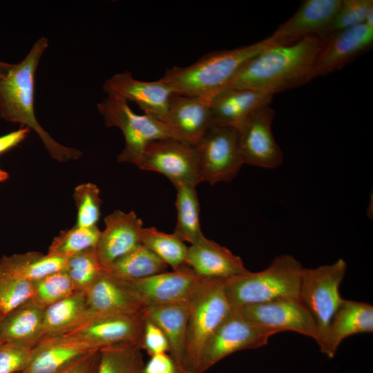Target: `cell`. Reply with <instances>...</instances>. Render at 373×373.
Wrapping results in <instances>:
<instances>
[{
  "mask_svg": "<svg viewBox=\"0 0 373 373\" xmlns=\"http://www.w3.org/2000/svg\"><path fill=\"white\" fill-rule=\"evenodd\" d=\"M322 38L312 35L269 47L247 61L227 87L274 95L305 84L316 77V59Z\"/></svg>",
  "mask_w": 373,
  "mask_h": 373,
  "instance_id": "6da1fadb",
  "label": "cell"
},
{
  "mask_svg": "<svg viewBox=\"0 0 373 373\" xmlns=\"http://www.w3.org/2000/svg\"><path fill=\"white\" fill-rule=\"evenodd\" d=\"M48 46L47 38L39 39L26 57L20 62L12 64L8 73L0 78V117L33 130L50 155L59 162H65L79 158L82 152L55 141L41 127L34 111L35 75Z\"/></svg>",
  "mask_w": 373,
  "mask_h": 373,
  "instance_id": "7a4b0ae2",
  "label": "cell"
},
{
  "mask_svg": "<svg viewBox=\"0 0 373 373\" xmlns=\"http://www.w3.org/2000/svg\"><path fill=\"white\" fill-rule=\"evenodd\" d=\"M275 45L278 44L269 36L248 46L210 52L187 66L168 68L161 79L174 93L200 97L210 102L228 86L247 61Z\"/></svg>",
  "mask_w": 373,
  "mask_h": 373,
  "instance_id": "3957f363",
  "label": "cell"
},
{
  "mask_svg": "<svg viewBox=\"0 0 373 373\" xmlns=\"http://www.w3.org/2000/svg\"><path fill=\"white\" fill-rule=\"evenodd\" d=\"M303 269L293 256L279 255L263 270L227 279V297L231 307L282 298H299Z\"/></svg>",
  "mask_w": 373,
  "mask_h": 373,
  "instance_id": "277c9868",
  "label": "cell"
},
{
  "mask_svg": "<svg viewBox=\"0 0 373 373\" xmlns=\"http://www.w3.org/2000/svg\"><path fill=\"white\" fill-rule=\"evenodd\" d=\"M226 280L204 278L189 300L184 373H199L207 341L231 311L224 290Z\"/></svg>",
  "mask_w": 373,
  "mask_h": 373,
  "instance_id": "5b68a950",
  "label": "cell"
},
{
  "mask_svg": "<svg viewBox=\"0 0 373 373\" xmlns=\"http://www.w3.org/2000/svg\"><path fill=\"white\" fill-rule=\"evenodd\" d=\"M97 108L104 117L105 125L119 128L124 135V148L117 156L119 162L137 166L149 143L163 138H175L164 122L150 115L136 114L127 101L120 97L108 95L98 104Z\"/></svg>",
  "mask_w": 373,
  "mask_h": 373,
  "instance_id": "8992f818",
  "label": "cell"
},
{
  "mask_svg": "<svg viewBox=\"0 0 373 373\" xmlns=\"http://www.w3.org/2000/svg\"><path fill=\"white\" fill-rule=\"evenodd\" d=\"M347 270V263L339 258L332 264L303 269L298 298L315 323L320 346L330 321L343 298L339 287Z\"/></svg>",
  "mask_w": 373,
  "mask_h": 373,
  "instance_id": "52a82bcc",
  "label": "cell"
},
{
  "mask_svg": "<svg viewBox=\"0 0 373 373\" xmlns=\"http://www.w3.org/2000/svg\"><path fill=\"white\" fill-rule=\"evenodd\" d=\"M195 148L202 182H230L245 164L233 127L211 125Z\"/></svg>",
  "mask_w": 373,
  "mask_h": 373,
  "instance_id": "ba28073f",
  "label": "cell"
},
{
  "mask_svg": "<svg viewBox=\"0 0 373 373\" xmlns=\"http://www.w3.org/2000/svg\"><path fill=\"white\" fill-rule=\"evenodd\" d=\"M138 168L162 173L175 187H195L202 182L195 145L173 137L156 140L149 143Z\"/></svg>",
  "mask_w": 373,
  "mask_h": 373,
  "instance_id": "9c48e42d",
  "label": "cell"
},
{
  "mask_svg": "<svg viewBox=\"0 0 373 373\" xmlns=\"http://www.w3.org/2000/svg\"><path fill=\"white\" fill-rule=\"evenodd\" d=\"M145 319L144 312L90 314L81 323L61 335L96 349L124 343H135L142 347Z\"/></svg>",
  "mask_w": 373,
  "mask_h": 373,
  "instance_id": "30bf717a",
  "label": "cell"
},
{
  "mask_svg": "<svg viewBox=\"0 0 373 373\" xmlns=\"http://www.w3.org/2000/svg\"><path fill=\"white\" fill-rule=\"evenodd\" d=\"M232 308L245 320L275 334L294 332L318 340L314 319L299 298H282Z\"/></svg>",
  "mask_w": 373,
  "mask_h": 373,
  "instance_id": "8fae6325",
  "label": "cell"
},
{
  "mask_svg": "<svg viewBox=\"0 0 373 373\" xmlns=\"http://www.w3.org/2000/svg\"><path fill=\"white\" fill-rule=\"evenodd\" d=\"M275 334L251 323L233 308L207 341L201 358L199 373L236 352L260 348Z\"/></svg>",
  "mask_w": 373,
  "mask_h": 373,
  "instance_id": "7c38bea8",
  "label": "cell"
},
{
  "mask_svg": "<svg viewBox=\"0 0 373 373\" xmlns=\"http://www.w3.org/2000/svg\"><path fill=\"white\" fill-rule=\"evenodd\" d=\"M269 105L258 108L236 128L245 164L271 169L283 164V153L271 129L274 111Z\"/></svg>",
  "mask_w": 373,
  "mask_h": 373,
  "instance_id": "4fadbf2b",
  "label": "cell"
},
{
  "mask_svg": "<svg viewBox=\"0 0 373 373\" xmlns=\"http://www.w3.org/2000/svg\"><path fill=\"white\" fill-rule=\"evenodd\" d=\"M203 278L186 265L171 271L123 281L146 308L189 301Z\"/></svg>",
  "mask_w": 373,
  "mask_h": 373,
  "instance_id": "5bb4252c",
  "label": "cell"
},
{
  "mask_svg": "<svg viewBox=\"0 0 373 373\" xmlns=\"http://www.w3.org/2000/svg\"><path fill=\"white\" fill-rule=\"evenodd\" d=\"M322 40L316 77L341 70L370 50L373 44V29L362 23L333 32Z\"/></svg>",
  "mask_w": 373,
  "mask_h": 373,
  "instance_id": "9a60e30c",
  "label": "cell"
},
{
  "mask_svg": "<svg viewBox=\"0 0 373 373\" xmlns=\"http://www.w3.org/2000/svg\"><path fill=\"white\" fill-rule=\"evenodd\" d=\"M103 90L108 95H116L136 103L145 114L162 121L174 93L161 78L152 82L140 81L128 71L115 74L106 80Z\"/></svg>",
  "mask_w": 373,
  "mask_h": 373,
  "instance_id": "2e32d148",
  "label": "cell"
},
{
  "mask_svg": "<svg viewBox=\"0 0 373 373\" xmlns=\"http://www.w3.org/2000/svg\"><path fill=\"white\" fill-rule=\"evenodd\" d=\"M104 222L105 229L101 231L95 249L101 265L107 270L115 260L141 244L144 227L134 211L115 210Z\"/></svg>",
  "mask_w": 373,
  "mask_h": 373,
  "instance_id": "e0dca14e",
  "label": "cell"
},
{
  "mask_svg": "<svg viewBox=\"0 0 373 373\" xmlns=\"http://www.w3.org/2000/svg\"><path fill=\"white\" fill-rule=\"evenodd\" d=\"M342 0H305L296 12L270 36L278 45L308 36L322 38L338 10Z\"/></svg>",
  "mask_w": 373,
  "mask_h": 373,
  "instance_id": "ac0fdd59",
  "label": "cell"
},
{
  "mask_svg": "<svg viewBox=\"0 0 373 373\" xmlns=\"http://www.w3.org/2000/svg\"><path fill=\"white\" fill-rule=\"evenodd\" d=\"M163 122L175 138L195 145L211 126L210 102L200 97L173 93Z\"/></svg>",
  "mask_w": 373,
  "mask_h": 373,
  "instance_id": "d6986e66",
  "label": "cell"
},
{
  "mask_svg": "<svg viewBox=\"0 0 373 373\" xmlns=\"http://www.w3.org/2000/svg\"><path fill=\"white\" fill-rule=\"evenodd\" d=\"M185 262L203 278L229 279L249 271L240 256L206 237L188 247Z\"/></svg>",
  "mask_w": 373,
  "mask_h": 373,
  "instance_id": "ffe728a7",
  "label": "cell"
},
{
  "mask_svg": "<svg viewBox=\"0 0 373 373\" xmlns=\"http://www.w3.org/2000/svg\"><path fill=\"white\" fill-rule=\"evenodd\" d=\"M372 332V305L343 298L330 321L319 346L320 351L333 358L344 339L354 334Z\"/></svg>",
  "mask_w": 373,
  "mask_h": 373,
  "instance_id": "44dd1931",
  "label": "cell"
},
{
  "mask_svg": "<svg viewBox=\"0 0 373 373\" xmlns=\"http://www.w3.org/2000/svg\"><path fill=\"white\" fill-rule=\"evenodd\" d=\"M84 293L90 314L142 312L146 309L123 280L106 270Z\"/></svg>",
  "mask_w": 373,
  "mask_h": 373,
  "instance_id": "7402d4cb",
  "label": "cell"
},
{
  "mask_svg": "<svg viewBox=\"0 0 373 373\" xmlns=\"http://www.w3.org/2000/svg\"><path fill=\"white\" fill-rule=\"evenodd\" d=\"M273 96L255 90L227 87L210 102L211 125L236 128L258 108L270 104Z\"/></svg>",
  "mask_w": 373,
  "mask_h": 373,
  "instance_id": "603a6c76",
  "label": "cell"
},
{
  "mask_svg": "<svg viewBox=\"0 0 373 373\" xmlns=\"http://www.w3.org/2000/svg\"><path fill=\"white\" fill-rule=\"evenodd\" d=\"M93 350L61 334L45 336L32 349L29 365L21 373H57Z\"/></svg>",
  "mask_w": 373,
  "mask_h": 373,
  "instance_id": "cb8c5ba5",
  "label": "cell"
},
{
  "mask_svg": "<svg viewBox=\"0 0 373 373\" xmlns=\"http://www.w3.org/2000/svg\"><path fill=\"white\" fill-rule=\"evenodd\" d=\"M189 300L164 305H151L144 310L148 319L164 332L169 343V352L182 373H184Z\"/></svg>",
  "mask_w": 373,
  "mask_h": 373,
  "instance_id": "d4e9b609",
  "label": "cell"
},
{
  "mask_svg": "<svg viewBox=\"0 0 373 373\" xmlns=\"http://www.w3.org/2000/svg\"><path fill=\"white\" fill-rule=\"evenodd\" d=\"M44 310L30 298L3 316L0 322L2 341L33 349L45 336Z\"/></svg>",
  "mask_w": 373,
  "mask_h": 373,
  "instance_id": "484cf974",
  "label": "cell"
},
{
  "mask_svg": "<svg viewBox=\"0 0 373 373\" xmlns=\"http://www.w3.org/2000/svg\"><path fill=\"white\" fill-rule=\"evenodd\" d=\"M68 258L39 251L15 254L1 258L0 269L17 278L34 282L64 269Z\"/></svg>",
  "mask_w": 373,
  "mask_h": 373,
  "instance_id": "4316f807",
  "label": "cell"
},
{
  "mask_svg": "<svg viewBox=\"0 0 373 373\" xmlns=\"http://www.w3.org/2000/svg\"><path fill=\"white\" fill-rule=\"evenodd\" d=\"M89 314L84 291H75L45 308V336L63 334L81 323Z\"/></svg>",
  "mask_w": 373,
  "mask_h": 373,
  "instance_id": "83f0119b",
  "label": "cell"
},
{
  "mask_svg": "<svg viewBox=\"0 0 373 373\" xmlns=\"http://www.w3.org/2000/svg\"><path fill=\"white\" fill-rule=\"evenodd\" d=\"M168 265L153 252L140 244L115 260L106 270L122 280H134L167 271Z\"/></svg>",
  "mask_w": 373,
  "mask_h": 373,
  "instance_id": "f1b7e54d",
  "label": "cell"
},
{
  "mask_svg": "<svg viewBox=\"0 0 373 373\" xmlns=\"http://www.w3.org/2000/svg\"><path fill=\"white\" fill-rule=\"evenodd\" d=\"M175 188L178 218L173 233L183 242L198 243L204 236L200 225V204L195 187L180 185Z\"/></svg>",
  "mask_w": 373,
  "mask_h": 373,
  "instance_id": "f546056e",
  "label": "cell"
},
{
  "mask_svg": "<svg viewBox=\"0 0 373 373\" xmlns=\"http://www.w3.org/2000/svg\"><path fill=\"white\" fill-rule=\"evenodd\" d=\"M142 350L139 345L131 343L103 347L99 349L96 373H143Z\"/></svg>",
  "mask_w": 373,
  "mask_h": 373,
  "instance_id": "4dcf8cb0",
  "label": "cell"
},
{
  "mask_svg": "<svg viewBox=\"0 0 373 373\" xmlns=\"http://www.w3.org/2000/svg\"><path fill=\"white\" fill-rule=\"evenodd\" d=\"M141 244L170 265L173 270L186 265L188 247L173 233L160 231L155 227L143 228Z\"/></svg>",
  "mask_w": 373,
  "mask_h": 373,
  "instance_id": "1f68e13d",
  "label": "cell"
},
{
  "mask_svg": "<svg viewBox=\"0 0 373 373\" xmlns=\"http://www.w3.org/2000/svg\"><path fill=\"white\" fill-rule=\"evenodd\" d=\"M101 231L97 226L73 227L61 231L52 241L48 254L69 257L89 248L95 247Z\"/></svg>",
  "mask_w": 373,
  "mask_h": 373,
  "instance_id": "d6a6232c",
  "label": "cell"
},
{
  "mask_svg": "<svg viewBox=\"0 0 373 373\" xmlns=\"http://www.w3.org/2000/svg\"><path fill=\"white\" fill-rule=\"evenodd\" d=\"M64 270L75 291H85L105 269L98 260L95 247H92L69 256Z\"/></svg>",
  "mask_w": 373,
  "mask_h": 373,
  "instance_id": "836d02e7",
  "label": "cell"
},
{
  "mask_svg": "<svg viewBox=\"0 0 373 373\" xmlns=\"http://www.w3.org/2000/svg\"><path fill=\"white\" fill-rule=\"evenodd\" d=\"M32 289L31 299L44 308L76 291L70 278L64 269L32 282Z\"/></svg>",
  "mask_w": 373,
  "mask_h": 373,
  "instance_id": "e575fe53",
  "label": "cell"
},
{
  "mask_svg": "<svg viewBox=\"0 0 373 373\" xmlns=\"http://www.w3.org/2000/svg\"><path fill=\"white\" fill-rule=\"evenodd\" d=\"M73 197L77 209L75 225L82 227L96 226L102 202L97 186L90 182L78 185L75 189Z\"/></svg>",
  "mask_w": 373,
  "mask_h": 373,
  "instance_id": "d590c367",
  "label": "cell"
},
{
  "mask_svg": "<svg viewBox=\"0 0 373 373\" xmlns=\"http://www.w3.org/2000/svg\"><path fill=\"white\" fill-rule=\"evenodd\" d=\"M32 282L11 276L0 269V314L3 316L29 300Z\"/></svg>",
  "mask_w": 373,
  "mask_h": 373,
  "instance_id": "8d00e7d4",
  "label": "cell"
},
{
  "mask_svg": "<svg viewBox=\"0 0 373 373\" xmlns=\"http://www.w3.org/2000/svg\"><path fill=\"white\" fill-rule=\"evenodd\" d=\"M372 0H342L341 6L327 28L325 37L333 32L364 23Z\"/></svg>",
  "mask_w": 373,
  "mask_h": 373,
  "instance_id": "74e56055",
  "label": "cell"
},
{
  "mask_svg": "<svg viewBox=\"0 0 373 373\" xmlns=\"http://www.w3.org/2000/svg\"><path fill=\"white\" fill-rule=\"evenodd\" d=\"M32 349L3 342L0 345V373H21L29 365Z\"/></svg>",
  "mask_w": 373,
  "mask_h": 373,
  "instance_id": "f35d334b",
  "label": "cell"
},
{
  "mask_svg": "<svg viewBox=\"0 0 373 373\" xmlns=\"http://www.w3.org/2000/svg\"><path fill=\"white\" fill-rule=\"evenodd\" d=\"M142 349L150 356L169 352V343L164 332L147 318L144 326Z\"/></svg>",
  "mask_w": 373,
  "mask_h": 373,
  "instance_id": "ab89813d",
  "label": "cell"
},
{
  "mask_svg": "<svg viewBox=\"0 0 373 373\" xmlns=\"http://www.w3.org/2000/svg\"><path fill=\"white\" fill-rule=\"evenodd\" d=\"M99 349L93 350L57 373H96Z\"/></svg>",
  "mask_w": 373,
  "mask_h": 373,
  "instance_id": "60d3db41",
  "label": "cell"
},
{
  "mask_svg": "<svg viewBox=\"0 0 373 373\" xmlns=\"http://www.w3.org/2000/svg\"><path fill=\"white\" fill-rule=\"evenodd\" d=\"M150 356L144 363L143 373H182L169 354L162 353Z\"/></svg>",
  "mask_w": 373,
  "mask_h": 373,
  "instance_id": "b9f144b4",
  "label": "cell"
},
{
  "mask_svg": "<svg viewBox=\"0 0 373 373\" xmlns=\"http://www.w3.org/2000/svg\"><path fill=\"white\" fill-rule=\"evenodd\" d=\"M30 129L21 127L19 129L0 137V154L18 145L27 136Z\"/></svg>",
  "mask_w": 373,
  "mask_h": 373,
  "instance_id": "7bdbcfd3",
  "label": "cell"
},
{
  "mask_svg": "<svg viewBox=\"0 0 373 373\" xmlns=\"http://www.w3.org/2000/svg\"><path fill=\"white\" fill-rule=\"evenodd\" d=\"M364 24L373 29V6L367 11Z\"/></svg>",
  "mask_w": 373,
  "mask_h": 373,
  "instance_id": "ee69618b",
  "label": "cell"
},
{
  "mask_svg": "<svg viewBox=\"0 0 373 373\" xmlns=\"http://www.w3.org/2000/svg\"><path fill=\"white\" fill-rule=\"evenodd\" d=\"M12 64L0 61V78L3 77L9 70Z\"/></svg>",
  "mask_w": 373,
  "mask_h": 373,
  "instance_id": "f6af8a7d",
  "label": "cell"
},
{
  "mask_svg": "<svg viewBox=\"0 0 373 373\" xmlns=\"http://www.w3.org/2000/svg\"><path fill=\"white\" fill-rule=\"evenodd\" d=\"M8 178V173L0 169V182H3Z\"/></svg>",
  "mask_w": 373,
  "mask_h": 373,
  "instance_id": "bcb514c9",
  "label": "cell"
},
{
  "mask_svg": "<svg viewBox=\"0 0 373 373\" xmlns=\"http://www.w3.org/2000/svg\"><path fill=\"white\" fill-rule=\"evenodd\" d=\"M1 318H2V316L0 314V322H1ZM3 343L1 337H0V345Z\"/></svg>",
  "mask_w": 373,
  "mask_h": 373,
  "instance_id": "7dc6e473",
  "label": "cell"
}]
</instances>
